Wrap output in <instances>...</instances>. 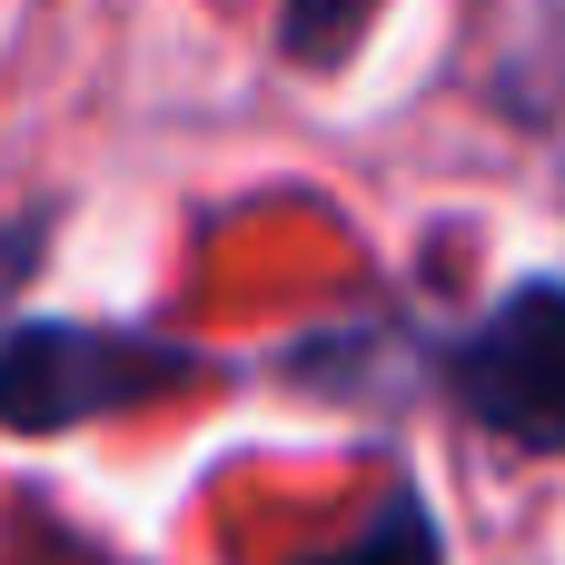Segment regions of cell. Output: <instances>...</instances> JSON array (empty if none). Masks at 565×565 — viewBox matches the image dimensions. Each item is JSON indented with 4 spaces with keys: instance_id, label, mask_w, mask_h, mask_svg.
I'll return each instance as SVG.
<instances>
[{
    "instance_id": "2",
    "label": "cell",
    "mask_w": 565,
    "mask_h": 565,
    "mask_svg": "<svg viewBox=\"0 0 565 565\" xmlns=\"http://www.w3.org/2000/svg\"><path fill=\"white\" fill-rule=\"evenodd\" d=\"M179 377V358H159V338H60V328H20L0 348V417L10 427H60V417H99L139 387Z\"/></svg>"
},
{
    "instance_id": "4",
    "label": "cell",
    "mask_w": 565,
    "mask_h": 565,
    "mask_svg": "<svg viewBox=\"0 0 565 565\" xmlns=\"http://www.w3.org/2000/svg\"><path fill=\"white\" fill-rule=\"evenodd\" d=\"M367 10H377V0H288V50H298V60H338Z\"/></svg>"
},
{
    "instance_id": "1",
    "label": "cell",
    "mask_w": 565,
    "mask_h": 565,
    "mask_svg": "<svg viewBox=\"0 0 565 565\" xmlns=\"http://www.w3.org/2000/svg\"><path fill=\"white\" fill-rule=\"evenodd\" d=\"M457 397L477 407V427H497L507 447H565V288H526L507 298L467 358H457Z\"/></svg>"
},
{
    "instance_id": "3",
    "label": "cell",
    "mask_w": 565,
    "mask_h": 565,
    "mask_svg": "<svg viewBox=\"0 0 565 565\" xmlns=\"http://www.w3.org/2000/svg\"><path fill=\"white\" fill-rule=\"evenodd\" d=\"M318 565H437V526L397 497V507H387L358 546H338V556H318Z\"/></svg>"
}]
</instances>
